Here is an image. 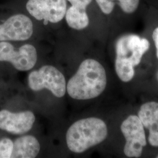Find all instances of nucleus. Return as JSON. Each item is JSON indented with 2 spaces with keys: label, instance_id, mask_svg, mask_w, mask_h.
<instances>
[{
  "label": "nucleus",
  "instance_id": "f257e3e1",
  "mask_svg": "<svg viewBox=\"0 0 158 158\" xmlns=\"http://www.w3.org/2000/svg\"><path fill=\"white\" fill-rule=\"evenodd\" d=\"M106 85L107 76L102 64L87 59L81 63L76 73L69 79L66 91L75 100H90L100 96Z\"/></svg>",
  "mask_w": 158,
  "mask_h": 158
},
{
  "label": "nucleus",
  "instance_id": "f03ea898",
  "mask_svg": "<svg viewBox=\"0 0 158 158\" xmlns=\"http://www.w3.org/2000/svg\"><path fill=\"white\" fill-rule=\"evenodd\" d=\"M148 40L135 34L121 36L115 44V69L119 78L128 82L134 76V67L138 65L144 54L148 51Z\"/></svg>",
  "mask_w": 158,
  "mask_h": 158
},
{
  "label": "nucleus",
  "instance_id": "7ed1b4c3",
  "mask_svg": "<svg viewBox=\"0 0 158 158\" xmlns=\"http://www.w3.org/2000/svg\"><path fill=\"white\" fill-rule=\"evenodd\" d=\"M107 134V125L101 119H81L73 123L67 131V146L73 152H84L104 141Z\"/></svg>",
  "mask_w": 158,
  "mask_h": 158
},
{
  "label": "nucleus",
  "instance_id": "20e7f679",
  "mask_svg": "<svg viewBox=\"0 0 158 158\" xmlns=\"http://www.w3.org/2000/svg\"><path fill=\"white\" fill-rule=\"evenodd\" d=\"M28 85L31 90L35 91L48 89L57 98H62L66 92L67 85L64 75L51 65L44 66L30 73Z\"/></svg>",
  "mask_w": 158,
  "mask_h": 158
},
{
  "label": "nucleus",
  "instance_id": "39448f33",
  "mask_svg": "<svg viewBox=\"0 0 158 158\" xmlns=\"http://www.w3.org/2000/svg\"><path fill=\"white\" fill-rule=\"evenodd\" d=\"M126 140L124 152L129 158L141 156L143 148L147 145L144 127L138 116L130 115L121 125Z\"/></svg>",
  "mask_w": 158,
  "mask_h": 158
},
{
  "label": "nucleus",
  "instance_id": "423d86ee",
  "mask_svg": "<svg viewBox=\"0 0 158 158\" xmlns=\"http://www.w3.org/2000/svg\"><path fill=\"white\" fill-rule=\"evenodd\" d=\"M36 48L30 44L22 46L18 51L11 44L0 42V61L11 63L19 71H28L34 68L37 62Z\"/></svg>",
  "mask_w": 158,
  "mask_h": 158
},
{
  "label": "nucleus",
  "instance_id": "0eeeda50",
  "mask_svg": "<svg viewBox=\"0 0 158 158\" xmlns=\"http://www.w3.org/2000/svg\"><path fill=\"white\" fill-rule=\"evenodd\" d=\"M66 6V0H29L26 7L36 19L57 23L65 16Z\"/></svg>",
  "mask_w": 158,
  "mask_h": 158
},
{
  "label": "nucleus",
  "instance_id": "6e6552de",
  "mask_svg": "<svg viewBox=\"0 0 158 158\" xmlns=\"http://www.w3.org/2000/svg\"><path fill=\"white\" fill-rule=\"evenodd\" d=\"M33 32V23L29 17L14 15L0 24V42L26 40L32 36Z\"/></svg>",
  "mask_w": 158,
  "mask_h": 158
},
{
  "label": "nucleus",
  "instance_id": "1a4fd4ad",
  "mask_svg": "<svg viewBox=\"0 0 158 158\" xmlns=\"http://www.w3.org/2000/svg\"><path fill=\"white\" fill-rule=\"evenodd\" d=\"M35 116L31 111L12 113L8 110L0 111V129L14 134H22L31 130Z\"/></svg>",
  "mask_w": 158,
  "mask_h": 158
},
{
  "label": "nucleus",
  "instance_id": "9d476101",
  "mask_svg": "<svg viewBox=\"0 0 158 158\" xmlns=\"http://www.w3.org/2000/svg\"><path fill=\"white\" fill-rule=\"evenodd\" d=\"M40 142L35 136H23L14 142L11 158H35L40 152Z\"/></svg>",
  "mask_w": 158,
  "mask_h": 158
},
{
  "label": "nucleus",
  "instance_id": "9b49d317",
  "mask_svg": "<svg viewBox=\"0 0 158 158\" xmlns=\"http://www.w3.org/2000/svg\"><path fill=\"white\" fill-rule=\"evenodd\" d=\"M138 117L148 130L158 131V102H151L143 104Z\"/></svg>",
  "mask_w": 158,
  "mask_h": 158
},
{
  "label": "nucleus",
  "instance_id": "f8f14e48",
  "mask_svg": "<svg viewBox=\"0 0 158 158\" xmlns=\"http://www.w3.org/2000/svg\"><path fill=\"white\" fill-rule=\"evenodd\" d=\"M65 17L68 25L76 30L85 28L89 24V18L85 8L72 6L66 10Z\"/></svg>",
  "mask_w": 158,
  "mask_h": 158
},
{
  "label": "nucleus",
  "instance_id": "ddd939ff",
  "mask_svg": "<svg viewBox=\"0 0 158 158\" xmlns=\"http://www.w3.org/2000/svg\"><path fill=\"white\" fill-rule=\"evenodd\" d=\"M124 13L131 14L136 11L139 6L140 0H116Z\"/></svg>",
  "mask_w": 158,
  "mask_h": 158
},
{
  "label": "nucleus",
  "instance_id": "4468645a",
  "mask_svg": "<svg viewBox=\"0 0 158 158\" xmlns=\"http://www.w3.org/2000/svg\"><path fill=\"white\" fill-rule=\"evenodd\" d=\"M14 142L9 138H3L0 141V158H11Z\"/></svg>",
  "mask_w": 158,
  "mask_h": 158
},
{
  "label": "nucleus",
  "instance_id": "2eb2a0df",
  "mask_svg": "<svg viewBox=\"0 0 158 158\" xmlns=\"http://www.w3.org/2000/svg\"><path fill=\"white\" fill-rule=\"evenodd\" d=\"M97 5L104 14L109 15L115 7V0H96Z\"/></svg>",
  "mask_w": 158,
  "mask_h": 158
},
{
  "label": "nucleus",
  "instance_id": "dca6fc26",
  "mask_svg": "<svg viewBox=\"0 0 158 158\" xmlns=\"http://www.w3.org/2000/svg\"><path fill=\"white\" fill-rule=\"evenodd\" d=\"M148 141L153 147H158V131H149Z\"/></svg>",
  "mask_w": 158,
  "mask_h": 158
},
{
  "label": "nucleus",
  "instance_id": "f3484780",
  "mask_svg": "<svg viewBox=\"0 0 158 158\" xmlns=\"http://www.w3.org/2000/svg\"><path fill=\"white\" fill-rule=\"evenodd\" d=\"M72 6H77L80 7H83L86 8L90 5L92 0H68Z\"/></svg>",
  "mask_w": 158,
  "mask_h": 158
},
{
  "label": "nucleus",
  "instance_id": "a211bd4d",
  "mask_svg": "<svg viewBox=\"0 0 158 158\" xmlns=\"http://www.w3.org/2000/svg\"><path fill=\"white\" fill-rule=\"evenodd\" d=\"M152 39L155 43L156 51V56L158 59V27L156 28L153 31Z\"/></svg>",
  "mask_w": 158,
  "mask_h": 158
},
{
  "label": "nucleus",
  "instance_id": "6ab92c4d",
  "mask_svg": "<svg viewBox=\"0 0 158 158\" xmlns=\"http://www.w3.org/2000/svg\"><path fill=\"white\" fill-rule=\"evenodd\" d=\"M157 158H158V155L157 156Z\"/></svg>",
  "mask_w": 158,
  "mask_h": 158
},
{
  "label": "nucleus",
  "instance_id": "aec40b11",
  "mask_svg": "<svg viewBox=\"0 0 158 158\" xmlns=\"http://www.w3.org/2000/svg\"></svg>",
  "mask_w": 158,
  "mask_h": 158
}]
</instances>
